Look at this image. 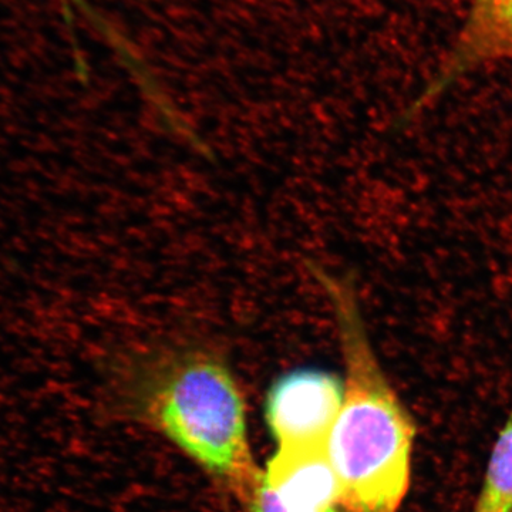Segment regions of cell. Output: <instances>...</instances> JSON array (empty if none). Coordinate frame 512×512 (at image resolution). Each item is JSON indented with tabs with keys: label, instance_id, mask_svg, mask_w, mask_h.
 <instances>
[{
	"label": "cell",
	"instance_id": "1",
	"mask_svg": "<svg viewBox=\"0 0 512 512\" xmlns=\"http://www.w3.org/2000/svg\"><path fill=\"white\" fill-rule=\"evenodd\" d=\"M332 308L342 350L343 394L328 454L350 512H399L412 477L414 427L367 332L352 278L309 262Z\"/></svg>",
	"mask_w": 512,
	"mask_h": 512
},
{
	"label": "cell",
	"instance_id": "2",
	"mask_svg": "<svg viewBox=\"0 0 512 512\" xmlns=\"http://www.w3.org/2000/svg\"><path fill=\"white\" fill-rule=\"evenodd\" d=\"M146 403L168 440L247 497L261 471L249 450L241 390L217 352L198 345L164 350L148 379Z\"/></svg>",
	"mask_w": 512,
	"mask_h": 512
},
{
	"label": "cell",
	"instance_id": "3",
	"mask_svg": "<svg viewBox=\"0 0 512 512\" xmlns=\"http://www.w3.org/2000/svg\"><path fill=\"white\" fill-rule=\"evenodd\" d=\"M343 377L301 367L278 377L266 394L265 417L279 447L328 446L342 409Z\"/></svg>",
	"mask_w": 512,
	"mask_h": 512
},
{
	"label": "cell",
	"instance_id": "4",
	"mask_svg": "<svg viewBox=\"0 0 512 512\" xmlns=\"http://www.w3.org/2000/svg\"><path fill=\"white\" fill-rule=\"evenodd\" d=\"M501 63H512V0H473L443 63L414 100L407 119L467 74Z\"/></svg>",
	"mask_w": 512,
	"mask_h": 512
},
{
	"label": "cell",
	"instance_id": "5",
	"mask_svg": "<svg viewBox=\"0 0 512 512\" xmlns=\"http://www.w3.org/2000/svg\"><path fill=\"white\" fill-rule=\"evenodd\" d=\"M261 476L286 512H323L340 503L328 446L279 447Z\"/></svg>",
	"mask_w": 512,
	"mask_h": 512
},
{
	"label": "cell",
	"instance_id": "6",
	"mask_svg": "<svg viewBox=\"0 0 512 512\" xmlns=\"http://www.w3.org/2000/svg\"><path fill=\"white\" fill-rule=\"evenodd\" d=\"M471 512H512V409L491 450Z\"/></svg>",
	"mask_w": 512,
	"mask_h": 512
},
{
	"label": "cell",
	"instance_id": "7",
	"mask_svg": "<svg viewBox=\"0 0 512 512\" xmlns=\"http://www.w3.org/2000/svg\"><path fill=\"white\" fill-rule=\"evenodd\" d=\"M245 500L248 501L252 512H286L284 507L276 500L275 495L266 487L264 481H262V476L256 481ZM323 512H338V510L330 508V510Z\"/></svg>",
	"mask_w": 512,
	"mask_h": 512
}]
</instances>
